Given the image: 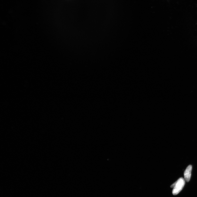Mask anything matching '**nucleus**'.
Segmentation results:
<instances>
[{
	"instance_id": "1",
	"label": "nucleus",
	"mask_w": 197,
	"mask_h": 197,
	"mask_svg": "<svg viewBox=\"0 0 197 197\" xmlns=\"http://www.w3.org/2000/svg\"><path fill=\"white\" fill-rule=\"evenodd\" d=\"M185 183L184 179L183 178L181 177L172 184L170 186V187L173 188L172 191L173 194L176 195L180 193L183 189Z\"/></svg>"
},
{
	"instance_id": "2",
	"label": "nucleus",
	"mask_w": 197,
	"mask_h": 197,
	"mask_svg": "<svg viewBox=\"0 0 197 197\" xmlns=\"http://www.w3.org/2000/svg\"><path fill=\"white\" fill-rule=\"evenodd\" d=\"M192 167L191 165L188 166L184 172V180L187 182L189 181L191 176Z\"/></svg>"
}]
</instances>
